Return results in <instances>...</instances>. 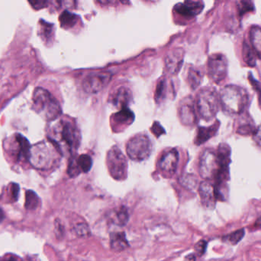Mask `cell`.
Masks as SVG:
<instances>
[{"label":"cell","instance_id":"1","mask_svg":"<svg viewBox=\"0 0 261 261\" xmlns=\"http://www.w3.org/2000/svg\"><path fill=\"white\" fill-rule=\"evenodd\" d=\"M47 138L64 153H73L79 147L81 134L74 123L68 119L52 121L47 130Z\"/></svg>","mask_w":261,"mask_h":261},{"label":"cell","instance_id":"2","mask_svg":"<svg viewBox=\"0 0 261 261\" xmlns=\"http://www.w3.org/2000/svg\"><path fill=\"white\" fill-rule=\"evenodd\" d=\"M62 153L53 142L47 139L31 147L29 161L34 168L47 170L53 168L59 162Z\"/></svg>","mask_w":261,"mask_h":261},{"label":"cell","instance_id":"3","mask_svg":"<svg viewBox=\"0 0 261 261\" xmlns=\"http://www.w3.org/2000/svg\"><path fill=\"white\" fill-rule=\"evenodd\" d=\"M34 110L44 121L52 122L60 117L62 110L58 100L42 87H37L32 95Z\"/></svg>","mask_w":261,"mask_h":261},{"label":"cell","instance_id":"4","mask_svg":"<svg viewBox=\"0 0 261 261\" xmlns=\"http://www.w3.org/2000/svg\"><path fill=\"white\" fill-rule=\"evenodd\" d=\"M219 102L228 114L239 115L245 111L248 104L246 90L237 85H227L221 90Z\"/></svg>","mask_w":261,"mask_h":261},{"label":"cell","instance_id":"5","mask_svg":"<svg viewBox=\"0 0 261 261\" xmlns=\"http://www.w3.org/2000/svg\"><path fill=\"white\" fill-rule=\"evenodd\" d=\"M219 97L213 89H202L198 93V112L205 121L214 119L219 111Z\"/></svg>","mask_w":261,"mask_h":261},{"label":"cell","instance_id":"6","mask_svg":"<svg viewBox=\"0 0 261 261\" xmlns=\"http://www.w3.org/2000/svg\"><path fill=\"white\" fill-rule=\"evenodd\" d=\"M109 172L113 179L118 181L125 180L128 175V162L120 149L113 147L109 150L107 156Z\"/></svg>","mask_w":261,"mask_h":261},{"label":"cell","instance_id":"7","mask_svg":"<svg viewBox=\"0 0 261 261\" xmlns=\"http://www.w3.org/2000/svg\"><path fill=\"white\" fill-rule=\"evenodd\" d=\"M128 157L133 161L141 162L150 156L152 144L150 138L144 134H138L130 138L126 145Z\"/></svg>","mask_w":261,"mask_h":261},{"label":"cell","instance_id":"8","mask_svg":"<svg viewBox=\"0 0 261 261\" xmlns=\"http://www.w3.org/2000/svg\"><path fill=\"white\" fill-rule=\"evenodd\" d=\"M199 171L201 177L205 181L216 179L219 171V159L216 152L208 149L202 153L199 160Z\"/></svg>","mask_w":261,"mask_h":261},{"label":"cell","instance_id":"9","mask_svg":"<svg viewBox=\"0 0 261 261\" xmlns=\"http://www.w3.org/2000/svg\"><path fill=\"white\" fill-rule=\"evenodd\" d=\"M208 76L216 84L224 81L228 73V61L222 54H213L208 58L207 64Z\"/></svg>","mask_w":261,"mask_h":261},{"label":"cell","instance_id":"10","mask_svg":"<svg viewBox=\"0 0 261 261\" xmlns=\"http://www.w3.org/2000/svg\"><path fill=\"white\" fill-rule=\"evenodd\" d=\"M111 78L110 72L90 74L83 81V88L87 93H99L110 82Z\"/></svg>","mask_w":261,"mask_h":261},{"label":"cell","instance_id":"11","mask_svg":"<svg viewBox=\"0 0 261 261\" xmlns=\"http://www.w3.org/2000/svg\"><path fill=\"white\" fill-rule=\"evenodd\" d=\"M178 162H179V153L177 150L172 149L163 154L158 165L162 174L165 177L170 178L176 173Z\"/></svg>","mask_w":261,"mask_h":261},{"label":"cell","instance_id":"12","mask_svg":"<svg viewBox=\"0 0 261 261\" xmlns=\"http://www.w3.org/2000/svg\"><path fill=\"white\" fill-rule=\"evenodd\" d=\"M199 192L202 205L206 209H214L217 200L214 185L210 181H204L199 185Z\"/></svg>","mask_w":261,"mask_h":261},{"label":"cell","instance_id":"13","mask_svg":"<svg viewBox=\"0 0 261 261\" xmlns=\"http://www.w3.org/2000/svg\"><path fill=\"white\" fill-rule=\"evenodd\" d=\"M204 8V4L200 1H186L178 3L175 6V11L185 18H193L199 15Z\"/></svg>","mask_w":261,"mask_h":261},{"label":"cell","instance_id":"14","mask_svg":"<svg viewBox=\"0 0 261 261\" xmlns=\"http://www.w3.org/2000/svg\"><path fill=\"white\" fill-rule=\"evenodd\" d=\"M184 52L182 49H176L167 54L165 59L166 67L170 75H176L180 70L184 61Z\"/></svg>","mask_w":261,"mask_h":261},{"label":"cell","instance_id":"15","mask_svg":"<svg viewBox=\"0 0 261 261\" xmlns=\"http://www.w3.org/2000/svg\"><path fill=\"white\" fill-rule=\"evenodd\" d=\"M179 116L181 123L186 126H193L196 124L197 117L193 103L185 100L181 103L179 108Z\"/></svg>","mask_w":261,"mask_h":261},{"label":"cell","instance_id":"16","mask_svg":"<svg viewBox=\"0 0 261 261\" xmlns=\"http://www.w3.org/2000/svg\"><path fill=\"white\" fill-rule=\"evenodd\" d=\"M132 98V91L128 87L122 86L113 92L110 100L115 107H120V109H122V107H128Z\"/></svg>","mask_w":261,"mask_h":261},{"label":"cell","instance_id":"17","mask_svg":"<svg viewBox=\"0 0 261 261\" xmlns=\"http://www.w3.org/2000/svg\"><path fill=\"white\" fill-rule=\"evenodd\" d=\"M135 115L128 107H122L119 112L113 116V128L126 127L132 124Z\"/></svg>","mask_w":261,"mask_h":261},{"label":"cell","instance_id":"18","mask_svg":"<svg viewBox=\"0 0 261 261\" xmlns=\"http://www.w3.org/2000/svg\"><path fill=\"white\" fill-rule=\"evenodd\" d=\"M219 122L217 121L216 124L210 126L208 127H199L198 130L197 136H196L195 143L196 145H201L203 144L204 143L208 141V139H211L213 136H215L216 132L218 131L219 128Z\"/></svg>","mask_w":261,"mask_h":261},{"label":"cell","instance_id":"19","mask_svg":"<svg viewBox=\"0 0 261 261\" xmlns=\"http://www.w3.org/2000/svg\"><path fill=\"white\" fill-rule=\"evenodd\" d=\"M250 41L257 58L261 60V27L259 26H252L250 29Z\"/></svg>","mask_w":261,"mask_h":261},{"label":"cell","instance_id":"20","mask_svg":"<svg viewBox=\"0 0 261 261\" xmlns=\"http://www.w3.org/2000/svg\"><path fill=\"white\" fill-rule=\"evenodd\" d=\"M110 246L115 251H124L129 246L124 232H114L110 234Z\"/></svg>","mask_w":261,"mask_h":261},{"label":"cell","instance_id":"21","mask_svg":"<svg viewBox=\"0 0 261 261\" xmlns=\"http://www.w3.org/2000/svg\"><path fill=\"white\" fill-rule=\"evenodd\" d=\"M17 144L19 147V152H18V157L20 159H29V152L31 150V145L29 140L24 136L18 134L16 136Z\"/></svg>","mask_w":261,"mask_h":261},{"label":"cell","instance_id":"22","mask_svg":"<svg viewBox=\"0 0 261 261\" xmlns=\"http://www.w3.org/2000/svg\"><path fill=\"white\" fill-rule=\"evenodd\" d=\"M243 59L244 61L250 67H255L257 55L250 44L246 41L243 43Z\"/></svg>","mask_w":261,"mask_h":261},{"label":"cell","instance_id":"23","mask_svg":"<svg viewBox=\"0 0 261 261\" xmlns=\"http://www.w3.org/2000/svg\"><path fill=\"white\" fill-rule=\"evenodd\" d=\"M79 17L75 14L69 12L68 11H64L61 15H60V22H61V27L64 29H70L76 25Z\"/></svg>","mask_w":261,"mask_h":261},{"label":"cell","instance_id":"24","mask_svg":"<svg viewBox=\"0 0 261 261\" xmlns=\"http://www.w3.org/2000/svg\"><path fill=\"white\" fill-rule=\"evenodd\" d=\"M202 74L200 70L196 67H191L189 70L188 82L192 89L195 90L199 87L202 82Z\"/></svg>","mask_w":261,"mask_h":261},{"label":"cell","instance_id":"25","mask_svg":"<svg viewBox=\"0 0 261 261\" xmlns=\"http://www.w3.org/2000/svg\"><path fill=\"white\" fill-rule=\"evenodd\" d=\"M39 32L41 38L46 42H49L53 38L54 26L53 24H49L44 20H41L39 23Z\"/></svg>","mask_w":261,"mask_h":261},{"label":"cell","instance_id":"26","mask_svg":"<svg viewBox=\"0 0 261 261\" xmlns=\"http://www.w3.org/2000/svg\"><path fill=\"white\" fill-rule=\"evenodd\" d=\"M76 161L81 173H88L93 167V160L89 155L83 154L76 156Z\"/></svg>","mask_w":261,"mask_h":261},{"label":"cell","instance_id":"27","mask_svg":"<svg viewBox=\"0 0 261 261\" xmlns=\"http://www.w3.org/2000/svg\"><path fill=\"white\" fill-rule=\"evenodd\" d=\"M39 205V198L35 192L29 190L26 192L25 195V208L28 210H35Z\"/></svg>","mask_w":261,"mask_h":261},{"label":"cell","instance_id":"28","mask_svg":"<svg viewBox=\"0 0 261 261\" xmlns=\"http://www.w3.org/2000/svg\"><path fill=\"white\" fill-rule=\"evenodd\" d=\"M128 220H129V216H128V210L125 207L119 208L113 219V222L119 226H124L126 225Z\"/></svg>","mask_w":261,"mask_h":261},{"label":"cell","instance_id":"29","mask_svg":"<svg viewBox=\"0 0 261 261\" xmlns=\"http://www.w3.org/2000/svg\"><path fill=\"white\" fill-rule=\"evenodd\" d=\"M167 82L165 79L160 80L158 85L156 87V91H155L154 98L156 102H160L164 99L167 92Z\"/></svg>","mask_w":261,"mask_h":261},{"label":"cell","instance_id":"30","mask_svg":"<svg viewBox=\"0 0 261 261\" xmlns=\"http://www.w3.org/2000/svg\"><path fill=\"white\" fill-rule=\"evenodd\" d=\"M245 234V230L244 228L238 230V231H234V232L230 234L229 235L227 236V242H229L232 245H237L243 239Z\"/></svg>","mask_w":261,"mask_h":261},{"label":"cell","instance_id":"31","mask_svg":"<svg viewBox=\"0 0 261 261\" xmlns=\"http://www.w3.org/2000/svg\"><path fill=\"white\" fill-rule=\"evenodd\" d=\"M238 10L240 16L254 10V6L251 1H241L238 3Z\"/></svg>","mask_w":261,"mask_h":261},{"label":"cell","instance_id":"32","mask_svg":"<svg viewBox=\"0 0 261 261\" xmlns=\"http://www.w3.org/2000/svg\"><path fill=\"white\" fill-rule=\"evenodd\" d=\"M81 173V170H80L77 163H76V156H73V157L70 159V162H69L67 173H68L70 177L73 178L79 176Z\"/></svg>","mask_w":261,"mask_h":261},{"label":"cell","instance_id":"33","mask_svg":"<svg viewBox=\"0 0 261 261\" xmlns=\"http://www.w3.org/2000/svg\"><path fill=\"white\" fill-rule=\"evenodd\" d=\"M256 129H254L252 126L248 124V125H242L238 129V133L242 136H247V135H254Z\"/></svg>","mask_w":261,"mask_h":261},{"label":"cell","instance_id":"34","mask_svg":"<svg viewBox=\"0 0 261 261\" xmlns=\"http://www.w3.org/2000/svg\"><path fill=\"white\" fill-rule=\"evenodd\" d=\"M207 242L205 241H199L196 245H195V251L197 253L198 255L202 256L205 254L206 251Z\"/></svg>","mask_w":261,"mask_h":261},{"label":"cell","instance_id":"35","mask_svg":"<svg viewBox=\"0 0 261 261\" xmlns=\"http://www.w3.org/2000/svg\"><path fill=\"white\" fill-rule=\"evenodd\" d=\"M76 233L80 236H87L90 234V229L86 224H80L76 226Z\"/></svg>","mask_w":261,"mask_h":261},{"label":"cell","instance_id":"36","mask_svg":"<svg viewBox=\"0 0 261 261\" xmlns=\"http://www.w3.org/2000/svg\"><path fill=\"white\" fill-rule=\"evenodd\" d=\"M151 131L153 134L156 135V136H160L163 133H165L164 128L161 127V124L158 122L153 123V126L151 127Z\"/></svg>","mask_w":261,"mask_h":261},{"label":"cell","instance_id":"37","mask_svg":"<svg viewBox=\"0 0 261 261\" xmlns=\"http://www.w3.org/2000/svg\"><path fill=\"white\" fill-rule=\"evenodd\" d=\"M11 193H12V198L14 201H16L18 198V195H19V186L17 184H12V187H11Z\"/></svg>","mask_w":261,"mask_h":261},{"label":"cell","instance_id":"38","mask_svg":"<svg viewBox=\"0 0 261 261\" xmlns=\"http://www.w3.org/2000/svg\"><path fill=\"white\" fill-rule=\"evenodd\" d=\"M250 76H251V79H250L249 81H251L253 87H254V88L255 89V90H257V93H258L259 101H260V104L261 106V87L260 84H259V83L257 82L256 80H254V78H253V77L251 76V75H250Z\"/></svg>","mask_w":261,"mask_h":261},{"label":"cell","instance_id":"39","mask_svg":"<svg viewBox=\"0 0 261 261\" xmlns=\"http://www.w3.org/2000/svg\"><path fill=\"white\" fill-rule=\"evenodd\" d=\"M253 137H254L256 144L261 147V125L256 129L255 132H254V135H253Z\"/></svg>","mask_w":261,"mask_h":261},{"label":"cell","instance_id":"40","mask_svg":"<svg viewBox=\"0 0 261 261\" xmlns=\"http://www.w3.org/2000/svg\"><path fill=\"white\" fill-rule=\"evenodd\" d=\"M29 3L32 5V7L35 8V9H38V10L45 7L47 3L46 1L29 2Z\"/></svg>","mask_w":261,"mask_h":261},{"label":"cell","instance_id":"41","mask_svg":"<svg viewBox=\"0 0 261 261\" xmlns=\"http://www.w3.org/2000/svg\"><path fill=\"white\" fill-rule=\"evenodd\" d=\"M184 261H196V256L194 254H190L185 257Z\"/></svg>","mask_w":261,"mask_h":261},{"label":"cell","instance_id":"42","mask_svg":"<svg viewBox=\"0 0 261 261\" xmlns=\"http://www.w3.org/2000/svg\"><path fill=\"white\" fill-rule=\"evenodd\" d=\"M3 261H21L19 259L17 258V257H11L9 258L6 259V260Z\"/></svg>","mask_w":261,"mask_h":261},{"label":"cell","instance_id":"43","mask_svg":"<svg viewBox=\"0 0 261 261\" xmlns=\"http://www.w3.org/2000/svg\"><path fill=\"white\" fill-rule=\"evenodd\" d=\"M4 213H3V211H2L1 209H0V222H3V219H4Z\"/></svg>","mask_w":261,"mask_h":261}]
</instances>
